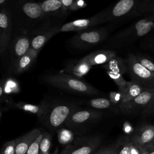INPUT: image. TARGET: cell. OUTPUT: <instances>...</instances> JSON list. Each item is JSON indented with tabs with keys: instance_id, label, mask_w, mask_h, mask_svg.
Here are the masks:
<instances>
[{
	"instance_id": "cell-7",
	"label": "cell",
	"mask_w": 154,
	"mask_h": 154,
	"mask_svg": "<svg viewBox=\"0 0 154 154\" xmlns=\"http://www.w3.org/2000/svg\"><path fill=\"white\" fill-rule=\"evenodd\" d=\"M76 109L72 105L61 104L54 106L48 113L45 125L49 128L56 129L65 123L69 116Z\"/></svg>"
},
{
	"instance_id": "cell-28",
	"label": "cell",
	"mask_w": 154,
	"mask_h": 154,
	"mask_svg": "<svg viewBox=\"0 0 154 154\" xmlns=\"http://www.w3.org/2000/svg\"><path fill=\"white\" fill-rule=\"evenodd\" d=\"M90 105L96 109H106L110 107L111 102L105 98H95L89 101Z\"/></svg>"
},
{
	"instance_id": "cell-9",
	"label": "cell",
	"mask_w": 154,
	"mask_h": 154,
	"mask_svg": "<svg viewBox=\"0 0 154 154\" xmlns=\"http://www.w3.org/2000/svg\"><path fill=\"white\" fill-rule=\"evenodd\" d=\"M101 143L100 137H88L76 141L73 145L67 146L61 154H93Z\"/></svg>"
},
{
	"instance_id": "cell-18",
	"label": "cell",
	"mask_w": 154,
	"mask_h": 154,
	"mask_svg": "<svg viewBox=\"0 0 154 154\" xmlns=\"http://www.w3.org/2000/svg\"><path fill=\"white\" fill-rule=\"evenodd\" d=\"M144 88L142 85L134 81H131L130 82H127V85L125 88L121 92L122 100L121 102L128 101L137 96H138Z\"/></svg>"
},
{
	"instance_id": "cell-34",
	"label": "cell",
	"mask_w": 154,
	"mask_h": 154,
	"mask_svg": "<svg viewBox=\"0 0 154 154\" xmlns=\"http://www.w3.org/2000/svg\"><path fill=\"white\" fill-rule=\"evenodd\" d=\"M93 154H116L115 150V145H111L100 149Z\"/></svg>"
},
{
	"instance_id": "cell-36",
	"label": "cell",
	"mask_w": 154,
	"mask_h": 154,
	"mask_svg": "<svg viewBox=\"0 0 154 154\" xmlns=\"http://www.w3.org/2000/svg\"><path fill=\"white\" fill-rule=\"evenodd\" d=\"M86 5H87V4L84 2V0H73L69 8L73 10H75L83 8Z\"/></svg>"
},
{
	"instance_id": "cell-16",
	"label": "cell",
	"mask_w": 154,
	"mask_h": 154,
	"mask_svg": "<svg viewBox=\"0 0 154 154\" xmlns=\"http://www.w3.org/2000/svg\"><path fill=\"white\" fill-rule=\"evenodd\" d=\"M58 28H53L49 30L40 32L30 38V48L38 54L45 45L55 34L58 33Z\"/></svg>"
},
{
	"instance_id": "cell-11",
	"label": "cell",
	"mask_w": 154,
	"mask_h": 154,
	"mask_svg": "<svg viewBox=\"0 0 154 154\" xmlns=\"http://www.w3.org/2000/svg\"><path fill=\"white\" fill-rule=\"evenodd\" d=\"M100 112L91 109H75L65 122L69 127H75L100 117Z\"/></svg>"
},
{
	"instance_id": "cell-8",
	"label": "cell",
	"mask_w": 154,
	"mask_h": 154,
	"mask_svg": "<svg viewBox=\"0 0 154 154\" xmlns=\"http://www.w3.org/2000/svg\"><path fill=\"white\" fill-rule=\"evenodd\" d=\"M29 48L30 37L25 34L19 35L15 37H12L4 54H8L11 66L13 67L17 60Z\"/></svg>"
},
{
	"instance_id": "cell-2",
	"label": "cell",
	"mask_w": 154,
	"mask_h": 154,
	"mask_svg": "<svg viewBox=\"0 0 154 154\" xmlns=\"http://www.w3.org/2000/svg\"><path fill=\"white\" fill-rule=\"evenodd\" d=\"M43 80L51 85L77 94L94 95L99 92L84 81L66 74L47 75L43 77Z\"/></svg>"
},
{
	"instance_id": "cell-35",
	"label": "cell",
	"mask_w": 154,
	"mask_h": 154,
	"mask_svg": "<svg viewBox=\"0 0 154 154\" xmlns=\"http://www.w3.org/2000/svg\"><path fill=\"white\" fill-rule=\"evenodd\" d=\"M122 96L119 91H111L109 93V100L111 103L117 104L121 102Z\"/></svg>"
},
{
	"instance_id": "cell-6",
	"label": "cell",
	"mask_w": 154,
	"mask_h": 154,
	"mask_svg": "<svg viewBox=\"0 0 154 154\" xmlns=\"http://www.w3.org/2000/svg\"><path fill=\"white\" fill-rule=\"evenodd\" d=\"M154 88H146L138 96L126 101L120 102L119 106L125 114H133L141 111L153 98Z\"/></svg>"
},
{
	"instance_id": "cell-42",
	"label": "cell",
	"mask_w": 154,
	"mask_h": 154,
	"mask_svg": "<svg viewBox=\"0 0 154 154\" xmlns=\"http://www.w3.org/2000/svg\"><path fill=\"white\" fill-rule=\"evenodd\" d=\"M52 154H57V152H55V153H52Z\"/></svg>"
},
{
	"instance_id": "cell-19",
	"label": "cell",
	"mask_w": 154,
	"mask_h": 154,
	"mask_svg": "<svg viewBox=\"0 0 154 154\" xmlns=\"http://www.w3.org/2000/svg\"><path fill=\"white\" fill-rule=\"evenodd\" d=\"M102 67L106 70L119 73L122 75L127 73V66L125 60L115 55L108 62L102 64Z\"/></svg>"
},
{
	"instance_id": "cell-39",
	"label": "cell",
	"mask_w": 154,
	"mask_h": 154,
	"mask_svg": "<svg viewBox=\"0 0 154 154\" xmlns=\"http://www.w3.org/2000/svg\"><path fill=\"white\" fill-rule=\"evenodd\" d=\"M129 127H131L130 126V125H125V128H124V129H125V132H127V133H129V132H131V128H129Z\"/></svg>"
},
{
	"instance_id": "cell-27",
	"label": "cell",
	"mask_w": 154,
	"mask_h": 154,
	"mask_svg": "<svg viewBox=\"0 0 154 154\" xmlns=\"http://www.w3.org/2000/svg\"><path fill=\"white\" fill-rule=\"evenodd\" d=\"M73 138V134L68 129H61L58 132V141L61 144H66L70 143L72 141Z\"/></svg>"
},
{
	"instance_id": "cell-26",
	"label": "cell",
	"mask_w": 154,
	"mask_h": 154,
	"mask_svg": "<svg viewBox=\"0 0 154 154\" xmlns=\"http://www.w3.org/2000/svg\"><path fill=\"white\" fill-rule=\"evenodd\" d=\"M130 143L129 138H123L120 140L115 145L116 154H130Z\"/></svg>"
},
{
	"instance_id": "cell-5",
	"label": "cell",
	"mask_w": 154,
	"mask_h": 154,
	"mask_svg": "<svg viewBox=\"0 0 154 154\" xmlns=\"http://www.w3.org/2000/svg\"><path fill=\"white\" fill-rule=\"evenodd\" d=\"M106 21H107V11H103L90 18L77 19L66 23L58 28V32L82 31Z\"/></svg>"
},
{
	"instance_id": "cell-17",
	"label": "cell",
	"mask_w": 154,
	"mask_h": 154,
	"mask_svg": "<svg viewBox=\"0 0 154 154\" xmlns=\"http://www.w3.org/2000/svg\"><path fill=\"white\" fill-rule=\"evenodd\" d=\"M154 127L152 125H146L139 129L131 137L130 140L140 145L153 141Z\"/></svg>"
},
{
	"instance_id": "cell-20",
	"label": "cell",
	"mask_w": 154,
	"mask_h": 154,
	"mask_svg": "<svg viewBox=\"0 0 154 154\" xmlns=\"http://www.w3.org/2000/svg\"><path fill=\"white\" fill-rule=\"evenodd\" d=\"M14 106L26 112H31L37 115L38 117H42L46 113L47 108L45 105H34L23 102H19L15 103Z\"/></svg>"
},
{
	"instance_id": "cell-25",
	"label": "cell",
	"mask_w": 154,
	"mask_h": 154,
	"mask_svg": "<svg viewBox=\"0 0 154 154\" xmlns=\"http://www.w3.org/2000/svg\"><path fill=\"white\" fill-rule=\"evenodd\" d=\"M106 73L109 76V77L114 81V82L117 84L119 88V91L121 92L123 90L127 85V81L123 78L122 74L112 72V71H108L106 70Z\"/></svg>"
},
{
	"instance_id": "cell-29",
	"label": "cell",
	"mask_w": 154,
	"mask_h": 154,
	"mask_svg": "<svg viewBox=\"0 0 154 154\" xmlns=\"http://www.w3.org/2000/svg\"><path fill=\"white\" fill-rule=\"evenodd\" d=\"M137 60L146 69L154 73V64L148 58H146L143 55L137 54L135 55Z\"/></svg>"
},
{
	"instance_id": "cell-37",
	"label": "cell",
	"mask_w": 154,
	"mask_h": 154,
	"mask_svg": "<svg viewBox=\"0 0 154 154\" xmlns=\"http://www.w3.org/2000/svg\"><path fill=\"white\" fill-rule=\"evenodd\" d=\"M130 154H141V145L131 141Z\"/></svg>"
},
{
	"instance_id": "cell-30",
	"label": "cell",
	"mask_w": 154,
	"mask_h": 154,
	"mask_svg": "<svg viewBox=\"0 0 154 154\" xmlns=\"http://www.w3.org/2000/svg\"><path fill=\"white\" fill-rule=\"evenodd\" d=\"M15 140L5 143L0 151V154H15Z\"/></svg>"
},
{
	"instance_id": "cell-4",
	"label": "cell",
	"mask_w": 154,
	"mask_h": 154,
	"mask_svg": "<svg viewBox=\"0 0 154 154\" xmlns=\"http://www.w3.org/2000/svg\"><path fill=\"white\" fill-rule=\"evenodd\" d=\"M108 35L105 29L79 31L69 40L70 45L76 48H87L101 43Z\"/></svg>"
},
{
	"instance_id": "cell-22",
	"label": "cell",
	"mask_w": 154,
	"mask_h": 154,
	"mask_svg": "<svg viewBox=\"0 0 154 154\" xmlns=\"http://www.w3.org/2000/svg\"><path fill=\"white\" fill-rule=\"evenodd\" d=\"M91 67L90 65L80 60L75 64L70 65L67 71L78 77H82L89 72Z\"/></svg>"
},
{
	"instance_id": "cell-38",
	"label": "cell",
	"mask_w": 154,
	"mask_h": 154,
	"mask_svg": "<svg viewBox=\"0 0 154 154\" xmlns=\"http://www.w3.org/2000/svg\"><path fill=\"white\" fill-rule=\"evenodd\" d=\"M60 1L62 3L63 6L65 9V10H67L68 8H69L72 2L73 1V0H60Z\"/></svg>"
},
{
	"instance_id": "cell-23",
	"label": "cell",
	"mask_w": 154,
	"mask_h": 154,
	"mask_svg": "<svg viewBox=\"0 0 154 154\" xmlns=\"http://www.w3.org/2000/svg\"><path fill=\"white\" fill-rule=\"evenodd\" d=\"M154 9V0H141L137 6L135 14L142 15L153 14Z\"/></svg>"
},
{
	"instance_id": "cell-13",
	"label": "cell",
	"mask_w": 154,
	"mask_h": 154,
	"mask_svg": "<svg viewBox=\"0 0 154 154\" xmlns=\"http://www.w3.org/2000/svg\"><path fill=\"white\" fill-rule=\"evenodd\" d=\"M115 55H116V53L113 51L99 50L88 54L81 59V60L92 66L103 64L108 62Z\"/></svg>"
},
{
	"instance_id": "cell-41",
	"label": "cell",
	"mask_w": 154,
	"mask_h": 154,
	"mask_svg": "<svg viewBox=\"0 0 154 154\" xmlns=\"http://www.w3.org/2000/svg\"><path fill=\"white\" fill-rule=\"evenodd\" d=\"M1 111H0V118H1Z\"/></svg>"
},
{
	"instance_id": "cell-40",
	"label": "cell",
	"mask_w": 154,
	"mask_h": 154,
	"mask_svg": "<svg viewBox=\"0 0 154 154\" xmlns=\"http://www.w3.org/2000/svg\"><path fill=\"white\" fill-rule=\"evenodd\" d=\"M4 94V87L2 84H0V98Z\"/></svg>"
},
{
	"instance_id": "cell-24",
	"label": "cell",
	"mask_w": 154,
	"mask_h": 154,
	"mask_svg": "<svg viewBox=\"0 0 154 154\" xmlns=\"http://www.w3.org/2000/svg\"><path fill=\"white\" fill-rule=\"evenodd\" d=\"M51 145V136L46 133H43L39 143V154H49Z\"/></svg>"
},
{
	"instance_id": "cell-15",
	"label": "cell",
	"mask_w": 154,
	"mask_h": 154,
	"mask_svg": "<svg viewBox=\"0 0 154 154\" xmlns=\"http://www.w3.org/2000/svg\"><path fill=\"white\" fill-rule=\"evenodd\" d=\"M38 53L29 48L28 51L21 56L12 67L16 74H20L27 70L35 61Z\"/></svg>"
},
{
	"instance_id": "cell-14",
	"label": "cell",
	"mask_w": 154,
	"mask_h": 154,
	"mask_svg": "<svg viewBox=\"0 0 154 154\" xmlns=\"http://www.w3.org/2000/svg\"><path fill=\"white\" fill-rule=\"evenodd\" d=\"M41 133L38 129H34L16 139L15 154H25L30 145Z\"/></svg>"
},
{
	"instance_id": "cell-21",
	"label": "cell",
	"mask_w": 154,
	"mask_h": 154,
	"mask_svg": "<svg viewBox=\"0 0 154 154\" xmlns=\"http://www.w3.org/2000/svg\"><path fill=\"white\" fill-rule=\"evenodd\" d=\"M40 4L43 15L66 11L60 0H45Z\"/></svg>"
},
{
	"instance_id": "cell-33",
	"label": "cell",
	"mask_w": 154,
	"mask_h": 154,
	"mask_svg": "<svg viewBox=\"0 0 154 154\" xmlns=\"http://www.w3.org/2000/svg\"><path fill=\"white\" fill-rule=\"evenodd\" d=\"M16 0H0V11H8Z\"/></svg>"
},
{
	"instance_id": "cell-12",
	"label": "cell",
	"mask_w": 154,
	"mask_h": 154,
	"mask_svg": "<svg viewBox=\"0 0 154 154\" xmlns=\"http://www.w3.org/2000/svg\"><path fill=\"white\" fill-rule=\"evenodd\" d=\"M138 0H120L109 10L107 11V20L119 18L136 10Z\"/></svg>"
},
{
	"instance_id": "cell-32",
	"label": "cell",
	"mask_w": 154,
	"mask_h": 154,
	"mask_svg": "<svg viewBox=\"0 0 154 154\" xmlns=\"http://www.w3.org/2000/svg\"><path fill=\"white\" fill-rule=\"evenodd\" d=\"M141 154H154V141L141 145Z\"/></svg>"
},
{
	"instance_id": "cell-3",
	"label": "cell",
	"mask_w": 154,
	"mask_h": 154,
	"mask_svg": "<svg viewBox=\"0 0 154 154\" xmlns=\"http://www.w3.org/2000/svg\"><path fill=\"white\" fill-rule=\"evenodd\" d=\"M127 72L134 81L145 88H154V73L143 67L136 59L135 55L129 54L125 60Z\"/></svg>"
},
{
	"instance_id": "cell-31",
	"label": "cell",
	"mask_w": 154,
	"mask_h": 154,
	"mask_svg": "<svg viewBox=\"0 0 154 154\" xmlns=\"http://www.w3.org/2000/svg\"><path fill=\"white\" fill-rule=\"evenodd\" d=\"M43 133H41L34 141L30 145L25 154H39V143L42 137Z\"/></svg>"
},
{
	"instance_id": "cell-10",
	"label": "cell",
	"mask_w": 154,
	"mask_h": 154,
	"mask_svg": "<svg viewBox=\"0 0 154 154\" xmlns=\"http://www.w3.org/2000/svg\"><path fill=\"white\" fill-rule=\"evenodd\" d=\"M13 23L8 11H0V55L3 56L13 35Z\"/></svg>"
},
{
	"instance_id": "cell-1",
	"label": "cell",
	"mask_w": 154,
	"mask_h": 154,
	"mask_svg": "<svg viewBox=\"0 0 154 154\" xmlns=\"http://www.w3.org/2000/svg\"><path fill=\"white\" fill-rule=\"evenodd\" d=\"M153 25V14H151L117 32L111 38L110 42L116 46L131 43L149 33Z\"/></svg>"
}]
</instances>
